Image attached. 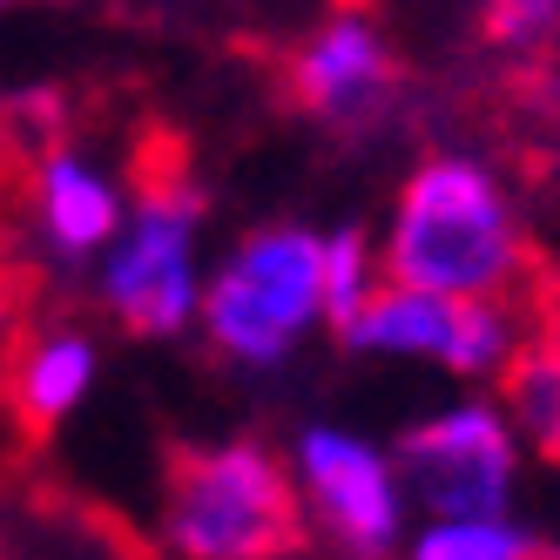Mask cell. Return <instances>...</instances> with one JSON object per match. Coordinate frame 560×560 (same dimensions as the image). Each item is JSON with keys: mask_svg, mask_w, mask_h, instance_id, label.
Wrapping results in <instances>:
<instances>
[{"mask_svg": "<svg viewBox=\"0 0 560 560\" xmlns=\"http://www.w3.org/2000/svg\"><path fill=\"white\" fill-rule=\"evenodd\" d=\"M520 270H527V230H520L500 176L479 155H425L392 203L385 284L506 304Z\"/></svg>", "mask_w": 560, "mask_h": 560, "instance_id": "1", "label": "cell"}, {"mask_svg": "<svg viewBox=\"0 0 560 560\" xmlns=\"http://www.w3.org/2000/svg\"><path fill=\"white\" fill-rule=\"evenodd\" d=\"M311 534L291 466L257 439L176 446L163 540L176 560H291Z\"/></svg>", "mask_w": 560, "mask_h": 560, "instance_id": "2", "label": "cell"}, {"mask_svg": "<svg viewBox=\"0 0 560 560\" xmlns=\"http://www.w3.org/2000/svg\"><path fill=\"white\" fill-rule=\"evenodd\" d=\"M210 196L183 163L149 155L136 170V203L102 264V304L129 338H176L203 311V277H196V230H203Z\"/></svg>", "mask_w": 560, "mask_h": 560, "instance_id": "3", "label": "cell"}, {"mask_svg": "<svg viewBox=\"0 0 560 560\" xmlns=\"http://www.w3.org/2000/svg\"><path fill=\"white\" fill-rule=\"evenodd\" d=\"M203 331L223 358L270 372L298 351V338L325 317V236L304 223L250 230L203 284Z\"/></svg>", "mask_w": 560, "mask_h": 560, "instance_id": "4", "label": "cell"}, {"mask_svg": "<svg viewBox=\"0 0 560 560\" xmlns=\"http://www.w3.org/2000/svg\"><path fill=\"white\" fill-rule=\"evenodd\" d=\"M398 493L419 500L432 520H506L513 479H520V439L500 406L466 398L419 419L392 453Z\"/></svg>", "mask_w": 560, "mask_h": 560, "instance_id": "5", "label": "cell"}, {"mask_svg": "<svg viewBox=\"0 0 560 560\" xmlns=\"http://www.w3.org/2000/svg\"><path fill=\"white\" fill-rule=\"evenodd\" d=\"M291 479L304 513L338 540L345 560H392L406 534V493H398L392 453L345 425H304Z\"/></svg>", "mask_w": 560, "mask_h": 560, "instance_id": "6", "label": "cell"}, {"mask_svg": "<svg viewBox=\"0 0 560 560\" xmlns=\"http://www.w3.org/2000/svg\"><path fill=\"white\" fill-rule=\"evenodd\" d=\"M345 345L378 358H432L453 378H500L520 345V317L500 298H432L378 284V298L345 331Z\"/></svg>", "mask_w": 560, "mask_h": 560, "instance_id": "7", "label": "cell"}, {"mask_svg": "<svg viewBox=\"0 0 560 560\" xmlns=\"http://www.w3.org/2000/svg\"><path fill=\"white\" fill-rule=\"evenodd\" d=\"M284 89L304 115L331 129H365L385 115L398 95V55L385 42V27L358 8H338L325 27H311L284 61Z\"/></svg>", "mask_w": 560, "mask_h": 560, "instance_id": "8", "label": "cell"}, {"mask_svg": "<svg viewBox=\"0 0 560 560\" xmlns=\"http://www.w3.org/2000/svg\"><path fill=\"white\" fill-rule=\"evenodd\" d=\"M27 217L34 236L55 264H89L102 250H115V236L129 223V203L115 176H102L89 155L74 149H42L34 155V176H27Z\"/></svg>", "mask_w": 560, "mask_h": 560, "instance_id": "9", "label": "cell"}, {"mask_svg": "<svg viewBox=\"0 0 560 560\" xmlns=\"http://www.w3.org/2000/svg\"><path fill=\"white\" fill-rule=\"evenodd\" d=\"M89 385H95V338L74 331V325L27 331L14 345V358H8V406H14L27 439L55 432L89 398Z\"/></svg>", "mask_w": 560, "mask_h": 560, "instance_id": "10", "label": "cell"}, {"mask_svg": "<svg viewBox=\"0 0 560 560\" xmlns=\"http://www.w3.org/2000/svg\"><path fill=\"white\" fill-rule=\"evenodd\" d=\"M500 419L513 425L520 453L560 466V304L520 331L506 372H500Z\"/></svg>", "mask_w": 560, "mask_h": 560, "instance_id": "11", "label": "cell"}, {"mask_svg": "<svg viewBox=\"0 0 560 560\" xmlns=\"http://www.w3.org/2000/svg\"><path fill=\"white\" fill-rule=\"evenodd\" d=\"M378 298V257H372V236L345 223L325 236V325L345 338L358 317H365V304Z\"/></svg>", "mask_w": 560, "mask_h": 560, "instance_id": "12", "label": "cell"}, {"mask_svg": "<svg viewBox=\"0 0 560 560\" xmlns=\"http://www.w3.org/2000/svg\"><path fill=\"white\" fill-rule=\"evenodd\" d=\"M540 540L520 520H425L406 560H527Z\"/></svg>", "mask_w": 560, "mask_h": 560, "instance_id": "13", "label": "cell"}, {"mask_svg": "<svg viewBox=\"0 0 560 560\" xmlns=\"http://www.w3.org/2000/svg\"><path fill=\"white\" fill-rule=\"evenodd\" d=\"M479 34L500 55H540L560 42V0H479Z\"/></svg>", "mask_w": 560, "mask_h": 560, "instance_id": "14", "label": "cell"}, {"mask_svg": "<svg viewBox=\"0 0 560 560\" xmlns=\"http://www.w3.org/2000/svg\"><path fill=\"white\" fill-rule=\"evenodd\" d=\"M21 317H27V277L14 264H0V365H8L14 345H21Z\"/></svg>", "mask_w": 560, "mask_h": 560, "instance_id": "15", "label": "cell"}, {"mask_svg": "<svg viewBox=\"0 0 560 560\" xmlns=\"http://www.w3.org/2000/svg\"><path fill=\"white\" fill-rule=\"evenodd\" d=\"M527 560H560V547H534V553H527Z\"/></svg>", "mask_w": 560, "mask_h": 560, "instance_id": "16", "label": "cell"}, {"mask_svg": "<svg viewBox=\"0 0 560 560\" xmlns=\"http://www.w3.org/2000/svg\"><path fill=\"white\" fill-rule=\"evenodd\" d=\"M0 8H8V0H0Z\"/></svg>", "mask_w": 560, "mask_h": 560, "instance_id": "17", "label": "cell"}]
</instances>
